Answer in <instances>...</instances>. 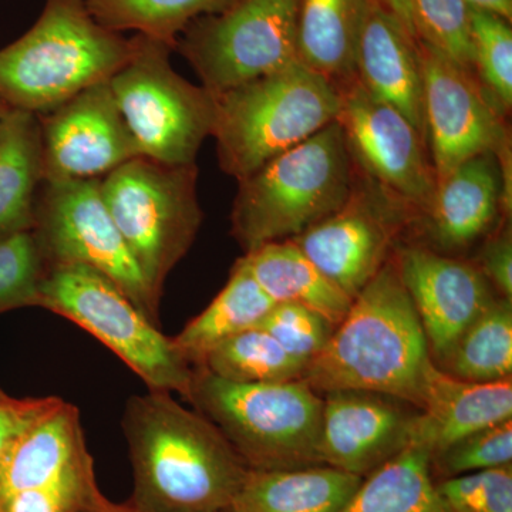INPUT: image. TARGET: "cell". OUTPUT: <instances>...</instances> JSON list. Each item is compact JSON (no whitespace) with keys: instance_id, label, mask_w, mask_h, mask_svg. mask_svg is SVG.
Listing matches in <instances>:
<instances>
[{"instance_id":"obj_11","label":"cell","mask_w":512,"mask_h":512,"mask_svg":"<svg viewBox=\"0 0 512 512\" xmlns=\"http://www.w3.org/2000/svg\"><path fill=\"white\" fill-rule=\"evenodd\" d=\"M100 180L43 181L37 194L33 235L47 266H92L156 323L160 301L148 288L104 204Z\"/></svg>"},{"instance_id":"obj_4","label":"cell","mask_w":512,"mask_h":512,"mask_svg":"<svg viewBox=\"0 0 512 512\" xmlns=\"http://www.w3.org/2000/svg\"><path fill=\"white\" fill-rule=\"evenodd\" d=\"M338 121L239 181L231 231L245 252L293 239L335 214L359 183Z\"/></svg>"},{"instance_id":"obj_27","label":"cell","mask_w":512,"mask_h":512,"mask_svg":"<svg viewBox=\"0 0 512 512\" xmlns=\"http://www.w3.org/2000/svg\"><path fill=\"white\" fill-rule=\"evenodd\" d=\"M431 451L410 441L363 478L339 512H453L431 474Z\"/></svg>"},{"instance_id":"obj_34","label":"cell","mask_w":512,"mask_h":512,"mask_svg":"<svg viewBox=\"0 0 512 512\" xmlns=\"http://www.w3.org/2000/svg\"><path fill=\"white\" fill-rule=\"evenodd\" d=\"M47 264L32 231L0 241V312L39 306Z\"/></svg>"},{"instance_id":"obj_19","label":"cell","mask_w":512,"mask_h":512,"mask_svg":"<svg viewBox=\"0 0 512 512\" xmlns=\"http://www.w3.org/2000/svg\"><path fill=\"white\" fill-rule=\"evenodd\" d=\"M504 211V184L494 154H481L458 165L437 183L426 210L410 228L426 237L424 247L453 256L490 234Z\"/></svg>"},{"instance_id":"obj_42","label":"cell","mask_w":512,"mask_h":512,"mask_svg":"<svg viewBox=\"0 0 512 512\" xmlns=\"http://www.w3.org/2000/svg\"><path fill=\"white\" fill-rule=\"evenodd\" d=\"M10 110V107L8 104L3 103L2 100H0V126H2V121L5 119L6 113Z\"/></svg>"},{"instance_id":"obj_6","label":"cell","mask_w":512,"mask_h":512,"mask_svg":"<svg viewBox=\"0 0 512 512\" xmlns=\"http://www.w3.org/2000/svg\"><path fill=\"white\" fill-rule=\"evenodd\" d=\"M188 402L215 424L251 470L322 466L323 397L305 380L234 383L195 367Z\"/></svg>"},{"instance_id":"obj_24","label":"cell","mask_w":512,"mask_h":512,"mask_svg":"<svg viewBox=\"0 0 512 512\" xmlns=\"http://www.w3.org/2000/svg\"><path fill=\"white\" fill-rule=\"evenodd\" d=\"M42 183L39 117L10 109L0 126V241L32 231Z\"/></svg>"},{"instance_id":"obj_32","label":"cell","mask_w":512,"mask_h":512,"mask_svg":"<svg viewBox=\"0 0 512 512\" xmlns=\"http://www.w3.org/2000/svg\"><path fill=\"white\" fill-rule=\"evenodd\" d=\"M470 10L466 0H412L416 40L474 73Z\"/></svg>"},{"instance_id":"obj_15","label":"cell","mask_w":512,"mask_h":512,"mask_svg":"<svg viewBox=\"0 0 512 512\" xmlns=\"http://www.w3.org/2000/svg\"><path fill=\"white\" fill-rule=\"evenodd\" d=\"M39 117L43 181L103 178L143 157L109 82L93 84Z\"/></svg>"},{"instance_id":"obj_41","label":"cell","mask_w":512,"mask_h":512,"mask_svg":"<svg viewBox=\"0 0 512 512\" xmlns=\"http://www.w3.org/2000/svg\"><path fill=\"white\" fill-rule=\"evenodd\" d=\"M82 512H146L138 510L133 504H114L101 495L99 500L94 501L92 505Z\"/></svg>"},{"instance_id":"obj_39","label":"cell","mask_w":512,"mask_h":512,"mask_svg":"<svg viewBox=\"0 0 512 512\" xmlns=\"http://www.w3.org/2000/svg\"><path fill=\"white\" fill-rule=\"evenodd\" d=\"M370 2L399 20L404 29L416 39L412 25V0H370Z\"/></svg>"},{"instance_id":"obj_13","label":"cell","mask_w":512,"mask_h":512,"mask_svg":"<svg viewBox=\"0 0 512 512\" xmlns=\"http://www.w3.org/2000/svg\"><path fill=\"white\" fill-rule=\"evenodd\" d=\"M423 74L427 146L439 183L458 165L481 154L511 157L505 117L474 73L461 69L417 40Z\"/></svg>"},{"instance_id":"obj_1","label":"cell","mask_w":512,"mask_h":512,"mask_svg":"<svg viewBox=\"0 0 512 512\" xmlns=\"http://www.w3.org/2000/svg\"><path fill=\"white\" fill-rule=\"evenodd\" d=\"M134 473L130 504L146 512L227 510L251 470L224 434L170 392L131 397L123 420Z\"/></svg>"},{"instance_id":"obj_17","label":"cell","mask_w":512,"mask_h":512,"mask_svg":"<svg viewBox=\"0 0 512 512\" xmlns=\"http://www.w3.org/2000/svg\"><path fill=\"white\" fill-rule=\"evenodd\" d=\"M319 460L365 478L412 441L420 410L383 394L342 390L323 394Z\"/></svg>"},{"instance_id":"obj_20","label":"cell","mask_w":512,"mask_h":512,"mask_svg":"<svg viewBox=\"0 0 512 512\" xmlns=\"http://www.w3.org/2000/svg\"><path fill=\"white\" fill-rule=\"evenodd\" d=\"M355 77L370 96L400 111L427 140L417 40L370 0L357 42Z\"/></svg>"},{"instance_id":"obj_30","label":"cell","mask_w":512,"mask_h":512,"mask_svg":"<svg viewBox=\"0 0 512 512\" xmlns=\"http://www.w3.org/2000/svg\"><path fill=\"white\" fill-rule=\"evenodd\" d=\"M306 366L264 329L252 328L212 349L200 367L228 382L281 383L301 380Z\"/></svg>"},{"instance_id":"obj_40","label":"cell","mask_w":512,"mask_h":512,"mask_svg":"<svg viewBox=\"0 0 512 512\" xmlns=\"http://www.w3.org/2000/svg\"><path fill=\"white\" fill-rule=\"evenodd\" d=\"M466 2L471 8L495 13L508 22L512 20V0H466Z\"/></svg>"},{"instance_id":"obj_10","label":"cell","mask_w":512,"mask_h":512,"mask_svg":"<svg viewBox=\"0 0 512 512\" xmlns=\"http://www.w3.org/2000/svg\"><path fill=\"white\" fill-rule=\"evenodd\" d=\"M299 0H235L194 20L175 50L212 93L251 82L298 62Z\"/></svg>"},{"instance_id":"obj_38","label":"cell","mask_w":512,"mask_h":512,"mask_svg":"<svg viewBox=\"0 0 512 512\" xmlns=\"http://www.w3.org/2000/svg\"><path fill=\"white\" fill-rule=\"evenodd\" d=\"M59 397L43 399L0 400V460L5 456L12 441L28 429L33 421L39 419L50 407L55 406Z\"/></svg>"},{"instance_id":"obj_26","label":"cell","mask_w":512,"mask_h":512,"mask_svg":"<svg viewBox=\"0 0 512 512\" xmlns=\"http://www.w3.org/2000/svg\"><path fill=\"white\" fill-rule=\"evenodd\" d=\"M274 305L238 259L217 298L175 336V349L191 366L200 367L208 353L222 342L258 328Z\"/></svg>"},{"instance_id":"obj_2","label":"cell","mask_w":512,"mask_h":512,"mask_svg":"<svg viewBox=\"0 0 512 512\" xmlns=\"http://www.w3.org/2000/svg\"><path fill=\"white\" fill-rule=\"evenodd\" d=\"M429 343L392 256L362 289L302 380L323 396L383 394L423 409Z\"/></svg>"},{"instance_id":"obj_33","label":"cell","mask_w":512,"mask_h":512,"mask_svg":"<svg viewBox=\"0 0 512 512\" xmlns=\"http://www.w3.org/2000/svg\"><path fill=\"white\" fill-rule=\"evenodd\" d=\"M512 463V420L468 434L431 454L434 480L463 476Z\"/></svg>"},{"instance_id":"obj_21","label":"cell","mask_w":512,"mask_h":512,"mask_svg":"<svg viewBox=\"0 0 512 512\" xmlns=\"http://www.w3.org/2000/svg\"><path fill=\"white\" fill-rule=\"evenodd\" d=\"M508 420H512V379L467 382L443 372L431 360L412 441L433 454L468 434Z\"/></svg>"},{"instance_id":"obj_12","label":"cell","mask_w":512,"mask_h":512,"mask_svg":"<svg viewBox=\"0 0 512 512\" xmlns=\"http://www.w3.org/2000/svg\"><path fill=\"white\" fill-rule=\"evenodd\" d=\"M339 89L342 107L336 121L357 173L406 212L412 225L437 187L426 138L400 111L370 96L356 79Z\"/></svg>"},{"instance_id":"obj_23","label":"cell","mask_w":512,"mask_h":512,"mask_svg":"<svg viewBox=\"0 0 512 512\" xmlns=\"http://www.w3.org/2000/svg\"><path fill=\"white\" fill-rule=\"evenodd\" d=\"M239 262L275 303H298L333 326L348 315L353 299L326 278L292 239L261 245L245 252Z\"/></svg>"},{"instance_id":"obj_25","label":"cell","mask_w":512,"mask_h":512,"mask_svg":"<svg viewBox=\"0 0 512 512\" xmlns=\"http://www.w3.org/2000/svg\"><path fill=\"white\" fill-rule=\"evenodd\" d=\"M366 2L299 0V62L338 87L355 80L356 49Z\"/></svg>"},{"instance_id":"obj_44","label":"cell","mask_w":512,"mask_h":512,"mask_svg":"<svg viewBox=\"0 0 512 512\" xmlns=\"http://www.w3.org/2000/svg\"><path fill=\"white\" fill-rule=\"evenodd\" d=\"M212 512H238V511L232 510V508H227V510L212 511Z\"/></svg>"},{"instance_id":"obj_16","label":"cell","mask_w":512,"mask_h":512,"mask_svg":"<svg viewBox=\"0 0 512 512\" xmlns=\"http://www.w3.org/2000/svg\"><path fill=\"white\" fill-rule=\"evenodd\" d=\"M392 259L423 326L431 360L439 366L494 301L493 286L474 262L424 245H396Z\"/></svg>"},{"instance_id":"obj_5","label":"cell","mask_w":512,"mask_h":512,"mask_svg":"<svg viewBox=\"0 0 512 512\" xmlns=\"http://www.w3.org/2000/svg\"><path fill=\"white\" fill-rule=\"evenodd\" d=\"M214 94L218 163L238 183L335 123L342 107L339 87L299 60Z\"/></svg>"},{"instance_id":"obj_31","label":"cell","mask_w":512,"mask_h":512,"mask_svg":"<svg viewBox=\"0 0 512 512\" xmlns=\"http://www.w3.org/2000/svg\"><path fill=\"white\" fill-rule=\"evenodd\" d=\"M474 46V76L495 109L507 116L512 107V29L511 22L471 8Z\"/></svg>"},{"instance_id":"obj_18","label":"cell","mask_w":512,"mask_h":512,"mask_svg":"<svg viewBox=\"0 0 512 512\" xmlns=\"http://www.w3.org/2000/svg\"><path fill=\"white\" fill-rule=\"evenodd\" d=\"M96 491L79 410L57 400L12 441L0 460V498L20 491Z\"/></svg>"},{"instance_id":"obj_28","label":"cell","mask_w":512,"mask_h":512,"mask_svg":"<svg viewBox=\"0 0 512 512\" xmlns=\"http://www.w3.org/2000/svg\"><path fill=\"white\" fill-rule=\"evenodd\" d=\"M437 367L467 382L512 379V301L495 296Z\"/></svg>"},{"instance_id":"obj_7","label":"cell","mask_w":512,"mask_h":512,"mask_svg":"<svg viewBox=\"0 0 512 512\" xmlns=\"http://www.w3.org/2000/svg\"><path fill=\"white\" fill-rule=\"evenodd\" d=\"M100 187L128 251L161 301L165 279L200 231L197 164L137 157L104 175Z\"/></svg>"},{"instance_id":"obj_36","label":"cell","mask_w":512,"mask_h":512,"mask_svg":"<svg viewBox=\"0 0 512 512\" xmlns=\"http://www.w3.org/2000/svg\"><path fill=\"white\" fill-rule=\"evenodd\" d=\"M453 512H512V466L436 481Z\"/></svg>"},{"instance_id":"obj_37","label":"cell","mask_w":512,"mask_h":512,"mask_svg":"<svg viewBox=\"0 0 512 512\" xmlns=\"http://www.w3.org/2000/svg\"><path fill=\"white\" fill-rule=\"evenodd\" d=\"M493 289L512 301V237L511 228L504 227L488 238L474 262Z\"/></svg>"},{"instance_id":"obj_35","label":"cell","mask_w":512,"mask_h":512,"mask_svg":"<svg viewBox=\"0 0 512 512\" xmlns=\"http://www.w3.org/2000/svg\"><path fill=\"white\" fill-rule=\"evenodd\" d=\"M289 353L309 365L325 349L336 326L298 303H275L261 325Z\"/></svg>"},{"instance_id":"obj_3","label":"cell","mask_w":512,"mask_h":512,"mask_svg":"<svg viewBox=\"0 0 512 512\" xmlns=\"http://www.w3.org/2000/svg\"><path fill=\"white\" fill-rule=\"evenodd\" d=\"M133 50V37L101 28L83 0H46L35 25L0 50V100L42 116L109 82Z\"/></svg>"},{"instance_id":"obj_8","label":"cell","mask_w":512,"mask_h":512,"mask_svg":"<svg viewBox=\"0 0 512 512\" xmlns=\"http://www.w3.org/2000/svg\"><path fill=\"white\" fill-rule=\"evenodd\" d=\"M39 308L87 330L120 357L150 390L190 400L194 369L110 278L83 264L49 265Z\"/></svg>"},{"instance_id":"obj_14","label":"cell","mask_w":512,"mask_h":512,"mask_svg":"<svg viewBox=\"0 0 512 512\" xmlns=\"http://www.w3.org/2000/svg\"><path fill=\"white\" fill-rule=\"evenodd\" d=\"M410 220L375 187H359L328 218L292 239L320 272L355 299L393 254Z\"/></svg>"},{"instance_id":"obj_43","label":"cell","mask_w":512,"mask_h":512,"mask_svg":"<svg viewBox=\"0 0 512 512\" xmlns=\"http://www.w3.org/2000/svg\"><path fill=\"white\" fill-rule=\"evenodd\" d=\"M5 399H8V396H6V394L3 393L2 390H0V400H5Z\"/></svg>"},{"instance_id":"obj_29","label":"cell","mask_w":512,"mask_h":512,"mask_svg":"<svg viewBox=\"0 0 512 512\" xmlns=\"http://www.w3.org/2000/svg\"><path fill=\"white\" fill-rule=\"evenodd\" d=\"M235 0H83L90 16L114 33L134 30L137 35L163 42L175 50L178 37L194 20L215 15Z\"/></svg>"},{"instance_id":"obj_9","label":"cell","mask_w":512,"mask_h":512,"mask_svg":"<svg viewBox=\"0 0 512 512\" xmlns=\"http://www.w3.org/2000/svg\"><path fill=\"white\" fill-rule=\"evenodd\" d=\"M133 40L130 59L109 84L141 156L170 165L195 164L214 131L215 94L175 72L170 46L143 35Z\"/></svg>"},{"instance_id":"obj_22","label":"cell","mask_w":512,"mask_h":512,"mask_svg":"<svg viewBox=\"0 0 512 512\" xmlns=\"http://www.w3.org/2000/svg\"><path fill=\"white\" fill-rule=\"evenodd\" d=\"M362 480L328 466L249 470L231 508L238 512H339Z\"/></svg>"}]
</instances>
